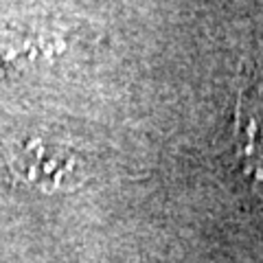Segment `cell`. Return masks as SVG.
Returning a JSON list of instances; mask_svg holds the SVG:
<instances>
[{
	"mask_svg": "<svg viewBox=\"0 0 263 263\" xmlns=\"http://www.w3.org/2000/svg\"><path fill=\"white\" fill-rule=\"evenodd\" d=\"M9 169L20 182L53 193L66 184L72 186L81 171V160L70 147L51 145L44 138H27L11 149Z\"/></svg>",
	"mask_w": 263,
	"mask_h": 263,
	"instance_id": "cell-1",
	"label": "cell"
},
{
	"mask_svg": "<svg viewBox=\"0 0 263 263\" xmlns=\"http://www.w3.org/2000/svg\"><path fill=\"white\" fill-rule=\"evenodd\" d=\"M230 143L246 180L263 197V79L246 84L237 92Z\"/></svg>",
	"mask_w": 263,
	"mask_h": 263,
	"instance_id": "cell-2",
	"label": "cell"
},
{
	"mask_svg": "<svg viewBox=\"0 0 263 263\" xmlns=\"http://www.w3.org/2000/svg\"><path fill=\"white\" fill-rule=\"evenodd\" d=\"M64 51V40L57 31L44 27L0 29V64H20L53 60Z\"/></svg>",
	"mask_w": 263,
	"mask_h": 263,
	"instance_id": "cell-3",
	"label": "cell"
}]
</instances>
